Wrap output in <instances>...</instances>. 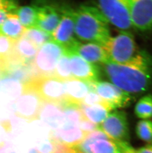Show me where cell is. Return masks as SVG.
<instances>
[{
  "mask_svg": "<svg viewBox=\"0 0 152 153\" xmlns=\"http://www.w3.org/2000/svg\"><path fill=\"white\" fill-rule=\"evenodd\" d=\"M75 34L80 40L104 47L110 39L108 22L95 6L82 5L74 13Z\"/></svg>",
  "mask_w": 152,
  "mask_h": 153,
  "instance_id": "cell-1",
  "label": "cell"
},
{
  "mask_svg": "<svg viewBox=\"0 0 152 153\" xmlns=\"http://www.w3.org/2000/svg\"><path fill=\"white\" fill-rule=\"evenodd\" d=\"M109 62L120 65L135 68H152V58L146 52L139 50L134 35L128 31H122L111 37L103 47Z\"/></svg>",
  "mask_w": 152,
  "mask_h": 153,
  "instance_id": "cell-2",
  "label": "cell"
},
{
  "mask_svg": "<svg viewBox=\"0 0 152 153\" xmlns=\"http://www.w3.org/2000/svg\"><path fill=\"white\" fill-rule=\"evenodd\" d=\"M103 65L112 83L130 95L144 92L152 85V68L120 65L109 61Z\"/></svg>",
  "mask_w": 152,
  "mask_h": 153,
  "instance_id": "cell-3",
  "label": "cell"
},
{
  "mask_svg": "<svg viewBox=\"0 0 152 153\" xmlns=\"http://www.w3.org/2000/svg\"><path fill=\"white\" fill-rule=\"evenodd\" d=\"M75 11L68 4H62L61 21L57 28L51 34L52 41L60 45L67 53H75L76 48L80 43L75 37Z\"/></svg>",
  "mask_w": 152,
  "mask_h": 153,
  "instance_id": "cell-4",
  "label": "cell"
},
{
  "mask_svg": "<svg viewBox=\"0 0 152 153\" xmlns=\"http://www.w3.org/2000/svg\"><path fill=\"white\" fill-rule=\"evenodd\" d=\"M93 6L110 23L122 31H128L132 27L128 0H102L94 1Z\"/></svg>",
  "mask_w": 152,
  "mask_h": 153,
  "instance_id": "cell-5",
  "label": "cell"
},
{
  "mask_svg": "<svg viewBox=\"0 0 152 153\" xmlns=\"http://www.w3.org/2000/svg\"><path fill=\"white\" fill-rule=\"evenodd\" d=\"M63 52V48L53 41L41 47L31 64L35 75L53 76L57 64Z\"/></svg>",
  "mask_w": 152,
  "mask_h": 153,
  "instance_id": "cell-6",
  "label": "cell"
},
{
  "mask_svg": "<svg viewBox=\"0 0 152 153\" xmlns=\"http://www.w3.org/2000/svg\"><path fill=\"white\" fill-rule=\"evenodd\" d=\"M25 83L34 89L44 102L61 105L66 99L64 82L54 77L35 76Z\"/></svg>",
  "mask_w": 152,
  "mask_h": 153,
  "instance_id": "cell-7",
  "label": "cell"
},
{
  "mask_svg": "<svg viewBox=\"0 0 152 153\" xmlns=\"http://www.w3.org/2000/svg\"><path fill=\"white\" fill-rule=\"evenodd\" d=\"M43 102L34 89L27 83H23L21 95L16 100V115L27 123L39 120Z\"/></svg>",
  "mask_w": 152,
  "mask_h": 153,
  "instance_id": "cell-8",
  "label": "cell"
},
{
  "mask_svg": "<svg viewBox=\"0 0 152 153\" xmlns=\"http://www.w3.org/2000/svg\"><path fill=\"white\" fill-rule=\"evenodd\" d=\"M98 128L114 141L128 142L130 138L128 117L123 111L115 110L110 113Z\"/></svg>",
  "mask_w": 152,
  "mask_h": 153,
  "instance_id": "cell-9",
  "label": "cell"
},
{
  "mask_svg": "<svg viewBox=\"0 0 152 153\" xmlns=\"http://www.w3.org/2000/svg\"><path fill=\"white\" fill-rule=\"evenodd\" d=\"M32 6L36 12L35 27L52 34L61 21V5L47 1H37Z\"/></svg>",
  "mask_w": 152,
  "mask_h": 153,
  "instance_id": "cell-10",
  "label": "cell"
},
{
  "mask_svg": "<svg viewBox=\"0 0 152 153\" xmlns=\"http://www.w3.org/2000/svg\"><path fill=\"white\" fill-rule=\"evenodd\" d=\"M95 92L112 110L127 107L132 100L131 95L125 92L112 83L106 81L96 82Z\"/></svg>",
  "mask_w": 152,
  "mask_h": 153,
  "instance_id": "cell-11",
  "label": "cell"
},
{
  "mask_svg": "<svg viewBox=\"0 0 152 153\" xmlns=\"http://www.w3.org/2000/svg\"><path fill=\"white\" fill-rule=\"evenodd\" d=\"M132 27L142 32L152 31V0H128Z\"/></svg>",
  "mask_w": 152,
  "mask_h": 153,
  "instance_id": "cell-12",
  "label": "cell"
},
{
  "mask_svg": "<svg viewBox=\"0 0 152 153\" xmlns=\"http://www.w3.org/2000/svg\"><path fill=\"white\" fill-rule=\"evenodd\" d=\"M68 54L74 78L85 82L99 81L100 71L97 65L88 62L75 53Z\"/></svg>",
  "mask_w": 152,
  "mask_h": 153,
  "instance_id": "cell-13",
  "label": "cell"
},
{
  "mask_svg": "<svg viewBox=\"0 0 152 153\" xmlns=\"http://www.w3.org/2000/svg\"><path fill=\"white\" fill-rule=\"evenodd\" d=\"M79 126L65 123L63 127L50 132L49 138L54 141L61 142L69 147L79 145L86 136Z\"/></svg>",
  "mask_w": 152,
  "mask_h": 153,
  "instance_id": "cell-14",
  "label": "cell"
},
{
  "mask_svg": "<svg viewBox=\"0 0 152 153\" xmlns=\"http://www.w3.org/2000/svg\"><path fill=\"white\" fill-rule=\"evenodd\" d=\"M40 119L52 130L61 128L66 123L61 105L46 102L44 101Z\"/></svg>",
  "mask_w": 152,
  "mask_h": 153,
  "instance_id": "cell-15",
  "label": "cell"
},
{
  "mask_svg": "<svg viewBox=\"0 0 152 153\" xmlns=\"http://www.w3.org/2000/svg\"><path fill=\"white\" fill-rule=\"evenodd\" d=\"M38 49L30 41L22 37L15 41L11 61L22 65H30L37 53Z\"/></svg>",
  "mask_w": 152,
  "mask_h": 153,
  "instance_id": "cell-16",
  "label": "cell"
},
{
  "mask_svg": "<svg viewBox=\"0 0 152 153\" xmlns=\"http://www.w3.org/2000/svg\"><path fill=\"white\" fill-rule=\"evenodd\" d=\"M75 53L91 64H104L109 61L106 51L100 45L96 44H79L76 48Z\"/></svg>",
  "mask_w": 152,
  "mask_h": 153,
  "instance_id": "cell-17",
  "label": "cell"
},
{
  "mask_svg": "<svg viewBox=\"0 0 152 153\" xmlns=\"http://www.w3.org/2000/svg\"><path fill=\"white\" fill-rule=\"evenodd\" d=\"M64 82L66 87V100L69 101L81 104L90 92L89 87L85 81L73 78Z\"/></svg>",
  "mask_w": 152,
  "mask_h": 153,
  "instance_id": "cell-18",
  "label": "cell"
},
{
  "mask_svg": "<svg viewBox=\"0 0 152 153\" xmlns=\"http://www.w3.org/2000/svg\"><path fill=\"white\" fill-rule=\"evenodd\" d=\"M26 29L22 25L17 15L10 13L7 20L0 26V34L16 41L23 37Z\"/></svg>",
  "mask_w": 152,
  "mask_h": 153,
  "instance_id": "cell-19",
  "label": "cell"
},
{
  "mask_svg": "<svg viewBox=\"0 0 152 153\" xmlns=\"http://www.w3.org/2000/svg\"><path fill=\"white\" fill-rule=\"evenodd\" d=\"M80 106L84 117L97 126L106 119L112 111L109 105L103 104L86 105L81 104Z\"/></svg>",
  "mask_w": 152,
  "mask_h": 153,
  "instance_id": "cell-20",
  "label": "cell"
},
{
  "mask_svg": "<svg viewBox=\"0 0 152 153\" xmlns=\"http://www.w3.org/2000/svg\"><path fill=\"white\" fill-rule=\"evenodd\" d=\"M81 104L65 100L61 104L67 124L79 126V123L84 118Z\"/></svg>",
  "mask_w": 152,
  "mask_h": 153,
  "instance_id": "cell-21",
  "label": "cell"
},
{
  "mask_svg": "<svg viewBox=\"0 0 152 153\" xmlns=\"http://www.w3.org/2000/svg\"><path fill=\"white\" fill-rule=\"evenodd\" d=\"M53 77L63 82L74 78L71 72L69 55L64 51L58 62Z\"/></svg>",
  "mask_w": 152,
  "mask_h": 153,
  "instance_id": "cell-22",
  "label": "cell"
},
{
  "mask_svg": "<svg viewBox=\"0 0 152 153\" xmlns=\"http://www.w3.org/2000/svg\"><path fill=\"white\" fill-rule=\"evenodd\" d=\"M15 14L18 17L22 25L28 29L36 26V12L33 6H25L19 7Z\"/></svg>",
  "mask_w": 152,
  "mask_h": 153,
  "instance_id": "cell-23",
  "label": "cell"
},
{
  "mask_svg": "<svg viewBox=\"0 0 152 153\" xmlns=\"http://www.w3.org/2000/svg\"><path fill=\"white\" fill-rule=\"evenodd\" d=\"M23 37L30 41L38 49L46 43L52 41V35L36 27L26 29Z\"/></svg>",
  "mask_w": 152,
  "mask_h": 153,
  "instance_id": "cell-24",
  "label": "cell"
},
{
  "mask_svg": "<svg viewBox=\"0 0 152 153\" xmlns=\"http://www.w3.org/2000/svg\"><path fill=\"white\" fill-rule=\"evenodd\" d=\"M134 113L141 120L152 119V95L148 94L139 99L135 105Z\"/></svg>",
  "mask_w": 152,
  "mask_h": 153,
  "instance_id": "cell-25",
  "label": "cell"
},
{
  "mask_svg": "<svg viewBox=\"0 0 152 153\" xmlns=\"http://www.w3.org/2000/svg\"><path fill=\"white\" fill-rule=\"evenodd\" d=\"M15 42V41L0 34V64L11 59Z\"/></svg>",
  "mask_w": 152,
  "mask_h": 153,
  "instance_id": "cell-26",
  "label": "cell"
},
{
  "mask_svg": "<svg viewBox=\"0 0 152 153\" xmlns=\"http://www.w3.org/2000/svg\"><path fill=\"white\" fill-rule=\"evenodd\" d=\"M91 149L92 153H117L118 150L116 142L110 139L96 140Z\"/></svg>",
  "mask_w": 152,
  "mask_h": 153,
  "instance_id": "cell-27",
  "label": "cell"
},
{
  "mask_svg": "<svg viewBox=\"0 0 152 153\" xmlns=\"http://www.w3.org/2000/svg\"><path fill=\"white\" fill-rule=\"evenodd\" d=\"M136 133L140 139L148 143L152 142V120H140L136 126Z\"/></svg>",
  "mask_w": 152,
  "mask_h": 153,
  "instance_id": "cell-28",
  "label": "cell"
},
{
  "mask_svg": "<svg viewBox=\"0 0 152 153\" xmlns=\"http://www.w3.org/2000/svg\"><path fill=\"white\" fill-rule=\"evenodd\" d=\"M82 104L86 105H92L96 104H103L108 105L106 102L94 91H90L83 99Z\"/></svg>",
  "mask_w": 152,
  "mask_h": 153,
  "instance_id": "cell-29",
  "label": "cell"
},
{
  "mask_svg": "<svg viewBox=\"0 0 152 153\" xmlns=\"http://www.w3.org/2000/svg\"><path fill=\"white\" fill-rule=\"evenodd\" d=\"M39 153H53L55 149V142L49 138L41 142L37 148Z\"/></svg>",
  "mask_w": 152,
  "mask_h": 153,
  "instance_id": "cell-30",
  "label": "cell"
},
{
  "mask_svg": "<svg viewBox=\"0 0 152 153\" xmlns=\"http://www.w3.org/2000/svg\"><path fill=\"white\" fill-rule=\"evenodd\" d=\"M79 127L82 131L88 134L98 128V126L93 123L85 117L82 119L79 123Z\"/></svg>",
  "mask_w": 152,
  "mask_h": 153,
  "instance_id": "cell-31",
  "label": "cell"
},
{
  "mask_svg": "<svg viewBox=\"0 0 152 153\" xmlns=\"http://www.w3.org/2000/svg\"><path fill=\"white\" fill-rule=\"evenodd\" d=\"M118 150L117 153H135V150L128 142H119L117 143Z\"/></svg>",
  "mask_w": 152,
  "mask_h": 153,
  "instance_id": "cell-32",
  "label": "cell"
},
{
  "mask_svg": "<svg viewBox=\"0 0 152 153\" xmlns=\"http://www.w3.org/2000/svg\"><path fill=\"white\" fill-rule=\"evenodd\" d=\"M0 153H17L12 145L8 143L1 142Z\"/></svg>",
  "mask_w": 152,
  "mask_h": 153,
  "instance_id": "cell-33",
  "label": "cell"
},
{
  "mask_svg": "<svg viewBox=\"0 0 152 153\" xmlns=\"http://www.w3.org/2000/svg\"><path fill=\"white\" fill-rule=\"evenodd\" d=\"M135 153H152V142L145 146L135 150Z\"/></svg>",
  "mask_w": 152,
  "mask_h": 153,
  "instance_id": "cell-34",
  "label": "cell"
},
{
  "mask_svg": "<svg viewBox=\"0 0 152 153\" xmlns=\"http://www.w3.org/2000/svg\"><path fill=\"white\" fill-rule=\"evenodd\" d=\"M9 14L4 10H0V26L7 20Z\"/></svg>",
  "mask_w": 152,
  "mask_h": 153,
  "instance_id": "cell-35",
  "label": "cell"
},
{
  "mask_svg": "<svg viewBox=\"0 0 152 153\" xmlns=\"http://www.w3.org/2000/svg\"><path fill=\"white\" fill-rule=\"evenodd\" d=\"M65 153H80L76 148L69 147Z\"/></svg>",
  "mask_w": 152,
  "mask_h": 153,
  "instance_id": "cell-36",
  "label": "cell"
},
{
  "mask_svg": "<svg viewBox=\"0 0 152 153\" xmlns=\"http://www.w3.org/2000/svg\"><path fill=\"white\" fill-rule=\"evenodd\" d=\"M28 153H39V151L36 148H33L30 149Z\"/></svg>",
  "mask_w": 152,
  "mask_h": 153,
  "instance_id": "cell-37",
  "label": "cell"
},
{
  "mask_svg": "<svg viewBox=\"0 0 152 153\" xmlns=\"http://www.w3.org/2000/svg\"><path fill=\"white\" fill-rule=\"evenodd\" d=\"M1 71H0V78H1Z\"/></svg>",
  "mask_w": 152,
  "mask_h": 153,
  "instance_id": "cell-38",
  "label": "cell"
},
{
  "mask_svg": "<svg viewBox=\"0 0 152 153\" xmlns=\"http://www.w3.org/2000/svg\"></svg>",
  "mask_w": 152,
  "mask_h": 153,
  "instance_id": "cell-39",
  "label": "cell"
}]
</instances>
